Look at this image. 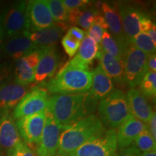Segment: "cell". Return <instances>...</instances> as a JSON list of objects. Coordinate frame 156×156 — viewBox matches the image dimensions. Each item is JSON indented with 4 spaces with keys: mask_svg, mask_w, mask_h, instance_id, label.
Returning a JSON list of instances; mask_svg holds the SVG:
<instances>
[{
    "mask_svg": "<svg viewBox=\"0 0 156 156\" xmlns=\"http://www.w3.org/2000/svg\"><path fill=\"white\" fill-rule=\"evenodd\" d=\"M96 103L89 92L55 94L48 98L46 111L64 129L94 112Z\"/></svg>",
    "mask_w": 156,
    "mask_h": 156,
    "instance_id": "6da1fadb",
    "label": "cell"
},
{
    "mask_svg": "<svg viewBox=\"0 0 156 156\" xmlns=\"http://www.w3.org/2000/svg\"><path fill=\"white\" fill-rule=\"evenodd\" d=\"M105 129L97 115L90 114L84 117L62 130L57 153L70 156L85 142Z\"/></svg>",
    "mask_w": 156,
    "mask_h": 156,
    "instance_id": "7a4b0ae2",
    "label": "cell"
},
{
    "mask_svg": "<svg viewBox=\"0 0 156 156\" xmlns=\"http://www.w3.org/2000/svg\"><path fill=\"white\" fill-rule=\"evenodd\" d=\"M92 85L90 69L71 67L66 63L55 77L46 84V90L58 94H74L88 92Z\"/></svg>",
    "mask_w": 156,
    "mask_h": 156,
    "instance_id": "3957f363",
    "label": "cell"
},
{
    "mask_svg": "<svg viewBox=\"0 0 156 156\" xmlns=\"http://www.w3.org/2000/svg\"><path fill=\"white\" fill-rule=\"evenodd\" d=\"M98 118L103 125L110 129L118 128L130 116L126 95L118 90L101 101L98 106Z\"/></svg>",
    "mask_w": 156,
    "mask_h": 156,
    "instance_id": "277c9868",
    "label": "cell"
},
{
    "mask_svg": "<svg viewBox=\"0 0 156 156\" xmlns=\"http://www.w3.org/2000/svg\"><path fill=\"white\" fill-rule=\"evenodd\" d=\"M116 134L113 129L98 133L77 148L70 156H116Z\"/></svg>",
    "mask_w": 156,
    "mask_h": 156,
    "instance_id": "5b68a950",
    "label": "cell"
},
{
    "mask_svg": "<svg viewBox=\"0 0 156 156\" xmlns=\"http://www.w3.org/2000/svg\"><path fill=\"white\" fill-rule=\"evenodd\" d=\"M122 62L126 84L134 88L148 71L147 56L130 43L123 50Z\"/></svg>",
    "mask_w": 156,
    "mask_h": 156,
    "instance_id": "8992f818",
    "label": "cell"
},
{
    "mask_svg": "<svg viewBox=\"0 0 156 156\" xmlns=\"http://www.w3.org/2000/svg\"><path fill=\"white\" fill-rule=\"evenodd\" d=\"M26 2H17L4 9L0 15V24L5 36L12 38L28 30Z\"/></svg>",
    "mask_w": 156,
    "mask_h": 156,
    "instance_id": "52a82bcc",
    "label": "cell"
},
{
    "mask_svg": "<svg viewBox=\"0 0 156 156\" xmlns=\"http://www.w3.org/2000/svg\"><path fill=\"white\" fill-rule=\"evenodd\" d=\"M48 100V91L44 88H35L23 98L15 107L12 118L18 119L45 111Z\"/></svg>",
    "mask_w": 156,
    "mask_h": 156,
    "instance_id": "ba28073f",
    "label": "cell"
},
{
    "mask_svg": "<svg viewBox=\"0 0 156 156\" xmlns=\"http://www.w3.org/2000/svg\"><path fill=\"white\" fill-rule=\"evenodd\" d=\"M46 118L45 110L18 119L16 122V126L20 136H22L27 143L38 144L44 129Z\"/></svg>",
    "mask_w": 156,
    "mask_h": 156,
    "instance_id": "9c48e42d",
    "label": "cell"
},
{
    "mask_svg": "<svg viewBox=\"0 0 156 156\" xmlns=\"http://www.w3.org/2000/svg\"><path fill=\"white\" fill-rule=\"evenodd\" d=\"M26 14L28 22V31H38L54 25L46 0H31L27 3Z\"/></svg>",
    "mask_w": 156,
    "mask_h": 156,
    "instance_id": "30bf717a",
    "label": "cell"
},
{
    "mask_svg": "<svg viewBox=\"0 0 156 156\" xmlns=\"http://www.w3.org/2000/svg\"><path fill=\"white\" fill-rule=\"evenodd\" d=\"M46 123L37 148L38 156H51L58 152L60 134L62 128L56 124L51 116L46 112Z\"/></svg>",
    "mask_w": 156,
    "mask_h": 156,
    "instance_id": "8fae6325",
    "label": "cell"
},
{
    "mask_svg": "<svg viewBox=\"0 0 156 156\" xmlns=\"http://www.w3.org/2000/svg\"><path fill=\"white\" fill-rule=\"evenodd\" d=\"M41 56L35 69L34 81L43 83L51 77L58 67L60 62L59 54L55 45L41 48Z\"/></svg>",
    "mask_w": 156,
    "mask_h": 156,
    "instance_id": "7c38bea8",
    "label": "cell"
},
{
    "mask_svg": "<svg viewBox=\"0 0 156 156\" xmlns=\"http://www.w3.org/2000/svg\"><path fill=\"white\" fill-rule=\"evenodd\" d=\"M100 9L103 15H101L106 21L108 28L110 29L114 38L122 46L123 50L130 41L126 38L122 28V21L119 12V7L115 4H109L108 2H101Z\"/></svg>",
    "mask_w": 156,
    "mask_h": 156,
    "instance_id": "4fadbf2b",
    "label": "cell"
},
{
    "mask_svg": "<svg viewBox=\"0 0 156 156\" xmlns=\"http://www.w3.org/2000/svg\"><path fill=\"white\" fill-rule=\"evenodd\" d=\"M119 12L123 30L126 38L130 41L133 37L141 32V23L148 15L141 9L128 5H120L119 6Z\"/></svg>",
    "mask_w": 156,
    "mask_h": 156,
    "instance_id": "5bb4252c",
    "label": "cell"
},
{
    "mask_svg": "<svg viewBox=\"0 0 156 156\" xmlns=\"http://www.w3.org/2000/svg\"><path fill=\"white\" fill-rule=\"evenodd\" d=\"M147 128V124L130 115L123 122L116 132L117 146L120 149L127 147L133 143L136 136Z\"/></svg>",
    "mask_w": 156,
    "mask_h": 156,
    "instance_id": "9a60e30c",
    "label": "cell"
},
{
    "mask_svg": "<svg viewBox=\"0 0 156 156\" xmlns=\"http://www.w3.org/2000/svg\"><path fill=\"white\" fill-rule=\"evenodd\" d=\"M126 95L130 114L145 124H147L154 112L147 98L139 90L135 88L130 89Z\"/></svg>",
    "mask_w": 156,
    "mask_h": 156,
    "instance_id": "2e32d148",
    "label": "cell"
},
{
    "mask_svg": "<svg viewBox=\"0 0 156 156\" xmlns=\"http://www.w3.org/2000/svg\"><path fill=\"white\" fill-rule=\"evenodd\" d=\"M26 86L8 82L0 88V115L9 113L27 94Z\"/></svg>",
    "mask_w": 156,
    "mask_h": 156,
    "instance_id": "e0dca14e",
    "label": "cell"
},
{
    "mask_svg": "<svg viewBox=\"0 0 156 156\" xmlns=\"http://www.w3.org/2000/svg\"><path fill=\"white\" fill-rule=\"evenodd\" d=\"M40 49L24 34L9 38L3 44L2 55L17 61L30 52Z\"/></svg>",
    "mask_w": 156,
    "mask_h": 156,
    "instance_id": "ac0fdd59",
    "label": "cell"
},
{
    "mask_svg": "<svg viewBox=\"0 0 156 156\" xmlns=\"http://www.w3.org/2000/svg\"><path fill=\"white\" fill-rule=\"evenodd\" d=\"M21 142L14 119L9 113L0 115V149L13 150Z\"/></svg>",
    "mask_w": 156,
    "mask_h": 156,
    "instance_id": "d6986e66",
    "label": "cell"
},
{
    "mask_svg": "<svg viewBox=\"0 0 156 156\" xmlns=\"http://www.w3.org/2000/svg\"><path fill=\"white\" fill-rule=\"evenodd\" d=\"M65 23H56L50 28L38 31H25L23 34L26 36L38 48L55 45L58 39L61 38L63 33L65 31Z\"/></svg>",
    "mask_w": 156,
    "mask_h": 156,
    "instance_id": "ffe728a7",
    "label": "cell"
},
{
    "mask_svg": "<svg viewBox=\"0 0 156 156\" xmlns=\"http://www.w3.org/2000/svg\"><path fill=\"white\" fill-rule=\"evenodd\" d=\"M92 73V85L90 95L95 100L101 101L114 91V83L112 79L103 71L100 64Z\"/></svg>",
    "mask_w": 156,
    "mask_h": 156,
    "instance_id": "44dd1931",
    "label": "cell"
},
{
    "mask_svg": "<svg viewBox=\"0 0 156 156\" xmlns=\"http://www.w3.org/2000/svg\"><path fill=\"white\" fill-rule=\"evenodd\" d=\"M98 50L99 45L86 36L80 44L77 55L67 64L71 67L89 69V64H92L97 58Z\"/></svg>",
    "mask_w": 156,
    "mask_h": 156,
    "instance_id": "7402d4cb",
    "label": "cell"
},
{
    "mask_svg": "<svg viewBox=\"0 0 156 156\" xmlns=\"http://www.w3.org/2000/svg\"><path fill=\"white\" fill-rule=\"evenodd\" d=\"M97 58L99 59V64L102 67L103 71L114 80L116 84L121 86H124L126 85L122 60L117 59L105 52L100 46Z\"/></svg>",
    "mask_w": 156,
    "mask_h": 156,
    "instance_id": "603a6c76",
    "label": "cell"
},
{
    "mask_svg": "<svg viewBox=\"0 0 156 156\" xmlns=\"http://www.w3.org/2000/svg\"><path fill=\"white\" fill-rule=\"evenodd\" d=\"M98 14L100 12L93 7L87 6L84 8L74 9L68 11V21L72 25H78L87 30Z\"/></svg>",
    "mask_w": 156,
    "mask_h": 156,
    "instance_id": "cb8c5ba5",
    "label": "cell"
},
{
    "mask_svg": "<svg viewBox=\"0 0 156 156\" xmlns=\"http://www.w3.org/2000/svg\"><path fill=\"white\" fill-rule=\"evenodd\" d=\"M14 77L15 83L23 86L34 81L35 69L29 65L23 56L15 62Z\"/></svg>",
    "mask_w": 156,
    "mask_h": 156,
    "instance_id": "d4e9b609",
    "label": "cell"
},
{
    "mask_svg": "<svg viewBox=\"0 0 156 156\" xmlns=\"http://www.w3.org/2000/svg\"><path fill=\"white\" fill-rule=\"evenodd\" d=\"M101 48L105 52L109 54L117 59L122 60L123 48L108 30H104L103 32L101 42Z\"/></svg>",
    "mask_w": 156,
    "mask_h": 156,
    "instance_id": "484cf974",
    "label": "cell"
},
{
    "mask_svg": "<svg viewBox=\"0 0 156 156\" xmlns=\"http://www.w3.org/2000/svg\"><path fill=\"white\" fill-rule=\"evenodd\" d=\"M130 43L147 56L155 54L156 45L154 44L153 41L146 33L140 32L132 38Z\"/></svg>",
    "mask_w": 156,
    "mask_h": 156,
    "instance_id": "4316f807",
    "label": "cell"
},
{
    "mask_svg": "<svg viewBox=\"0 0 156 156\" xmlns=\"http://www.w3.org/2000/svg\"><path fill=\"white\" fill-rule=\"evenodd\" d=\"M54 20L59 24L68 21V10L61 0H46Z\"/></svg>",
    "mask_w": 156,
    "mask_h": 156,
    "instance_id": "83f0119b",
    "label": "cell"
},
{
    "mask_svg": "<svg viewBox=\"0 0 156 156\" xmlns=\"http://www.w3.org/2000/svg\"><path fill=\"white\" fill-rule=\"evenodd\" d=\"M132 144H134L141 153L156 151V140L148 131L147 126L136 136Z\"/></svg>",
    "mask_w": 156,
    "mask_h": 156,
    "instance_id": "f1b7e54d",
    "label": "cell"
},
{
    "mask_svg": "<svg viewBox=\"0 0 156 156\" xmlns=\"http://www.w3.org/2000/svg\"><path fill=\"white\" fill-rule=\"evenodd\" d=\"M140 92L146 98L155 99L156 96V73L147 71L140 83Z\"/></svg>",
    "mask_w": 156,
    "mask_h": 156,
    "instance_id": "f546056e",
    "label": "cell"
},
{
    "mask_svg": "<svg viewBox=\"0 0 156 156\" xmlns=\"http://www.w3.org/2000/svg\"><path fill=\"white\" fill-rule=\"evenodd\" d=\"M80 44V43L74 40L67 34H66L62 39V45L64 51L70 58H73L77 52Z\"/></svg>",
    "mask_w": 156,
    "mask_h": 156,
    "instance_id": "4dcf8cb0",
    "label": "cell"
},
{
    "mask_svg": "<svg viewBox=\"0 0 156 156\" xmlns=\"http://www.w3.org/2000/svg\"><path fill=\"white\" fill-rule=\"evenodd\" d=\"M12 71V64L8 62H2L0 59V88L9 81Z\"/></svg>",
    "mask_w": 156,
    "mask_h": 156,
    "instance_id": "1f68e13d",
    "label": "cell"
},
{
    "mask_svg": "<svg viewBox=\"0 0 156 156\" xmlns=\"http://www.w3.org/2000/svg\"><path fill=\"white\" fill-rule=\"evenodd\" d=\"M104 30V29L100 25L93 23V24L87 30V33L85 34L90 38H92L98 45H99L101 44V39H102Z\"/></svg>",
    "mask_w": 156,
    "mask_h": 156,
    "instance_id": "d6a6232c",
    "label": "cell"
},
{
    "mask_svg": "<svg viewBox=\"0 0 156 156\" xmlns=\"http://www.w3.org/2000/svg\"><path fill=\"white\" fill-rule=\"evenodd\" d=\"M9 152H10L12 156H36L34 152L22 142H20L14 149Z\"/></svg>",
    "mask_w": 156,
    "mask_h": 156,
    "instance_id": "836d02e7",
    "label": "cell"
},
{
    "mask_svg": "<svg viewBox=\"0 0 156 156\" xmlns=\"http://www.w3.org/2000/svg\"><path fill=\"white\" fill-rule=\"evenodd\" d=\"M62 3L68 11L74 9H81L90 5L88 0H64Z\"/></svg>",
    "mask_w": 156,
    "mask_h": 156,
    "instance_id": "e575fe53",
    "label": "cell"
},
{
    "mask_svg": "<svg viewBox=\"0 0 156 156\" xmlns=\"http://www.w3.org/2000/svg\"><path fill=\"white\" fill-rule=\"evenodd\" d=\"M67 34L68 36L71 37L72 38H73L74 40L77 41L80 43L83 40V38L85 37V31L76 26H73L71 28H69V30H68Z\"/></svg>",
    "mask_w": 156,
    "mask_h": 156,
    "instance_id": "d590c367",
    "label": "cell"
},
{
    "mask_svg": "<svg viewBox=\"0 0 156 156\" xmlns=\"http://www.w3.org/2000/svg\"><path fill=\"white\" fill-rule=\"evenodd\" d=\"M140 151L134 146V144H132L127 147L120 149V151L116 153V156H140Z\"/></svg>",
    "mask_w": 156,
    "mask_h": 156,
    "instance_id": "8d00e7d4",
    "label": "cell"
},
{
    "mask_svg": "<svg viewBox=\"0 0 156 156\" xmlns=\"http://www.w3.org/2000/svg\"><path fill=\"white\" fill-rule=\"evenodd\" d=\"M147 129L152 136L156 140V114L154 112L152 115L151 119L147 122Z\"/></svg>",
    "mask_w": 156,
    "mask_h": 156,
    "instance_id": "74e56055",
    "label": "cell"
},
{
    "mask_svg": "<svg viewBox=\"0 0 156 156\" xmlns=\"http://www.w3.org/2000/svg\"><path fill=\"white\" fill-rule=\"evenodd\" d=\"M147 70L149 72H156V56L155 54H152V55L147 56Z\"/></svg>",
    "mask_w": 156,
    "mask_h": 156,
    "instance_id": "f35d334b",
    "label": "cell"
},
{
    "mask_svg": "<svg viewBox=\"0 0 156 156\" xmlns=\"http://www.w3.org/2000/svg\"><path fill=\"white\" fill-rule=\"evenodd\" d=\"M146 34H148V36H150V38H151V40L153 41L154 44L156 45V27L155 24L153 25V27L151 28V30L148 31Z\"/></svg>",
    "mask_w": 156,
    "mask_h": 156,
    "instance_id": "ab89813d",
    "label": "cell"
},
{
    "mask_svg": "<svg viewBox=\"0 0 156 156\" xmlns=\"http://www.w3.org/2000/svg\"><path fill=\"white\" fill-rule=\"evenodd\" d=\"M5 34H4L3 29L2 28V25L0 24V51H2V48L3 46V41H4V38H5Z\"/></svg>",
    "mask_w": 156,
    "mask_h": 156,
    "instance_id": "60d3db41",
    "label": "cell"
},
{
    "mask_svg": "<svg viewBox=\"0 0 156 156\" xmlns=\"http://www.w3.org/2000/svg\"><path fill=\"white\" fill-rule=\"evenodd\" d=\"M140 156H156V151H149V152H145V153H141Z\"/></svg>",
    "mask_w": 156,
    "mask_h": 156,
    "instance_id": "b9f144b4",
    "label": "cell"
},
{
    "mask_svg": "<svg viewBox=\"0 0 156 156\" xmlns=\"http://www.w3.org/2000/svg\"><path fill=\"white\" fill-rule=\"evenodd\" d=\"M51 156H66V155H62V154H60V153H57L54 154V155H51Z\"/></svg>",
    "mask_w": 156,
    "mask_h": 156,
    "instance_id": "7bdbcfd3",
    "label": "cell"
},
{
    "mask_svg": "<svg viewBox=\"0 0 156 156\" xmlns=\"http://www.w3.org/2000/svg\"><path fill=\"white\" fill-rule=\"evenodd\" d=\"M7 156H12V154L10 153V152H9V154H8V155H7Z\"/></svg>",
    "mask_w": 156,
    "mask_h": 156,
    "instance_id": "ee69618b",
    "label": "cell"
}]
</instances>
